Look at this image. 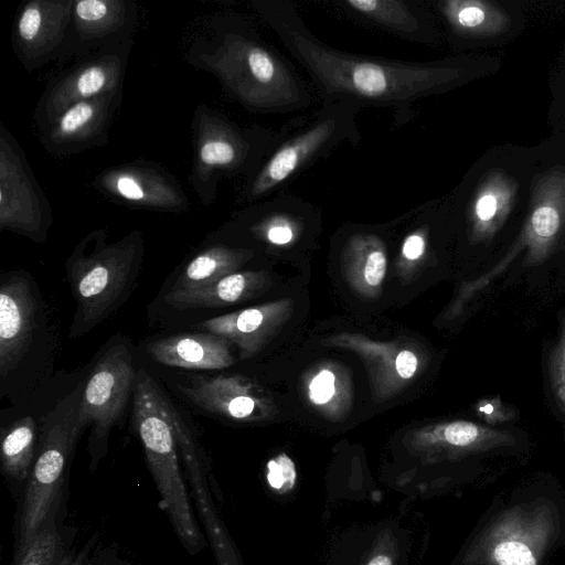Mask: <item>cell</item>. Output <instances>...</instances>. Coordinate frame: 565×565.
Segmentation results:
<instances>
[{
    "label": "cell",
    "instance_id": "6da1fadb",
    "mask_svg": "<svg viewBox=\"0 0 565 565\" xmlns=\"http://www.w3.org/2000/svg\"><path fill=\"white\" fill-rule=\"evenodd\" d=\"M252 7L305 70L321 104L344 102L359 109L392 107L411 114L416 102L452 89L471 74L461 60L411 62L335 49L310 31L288 0H256Z\"/></svg>",
    "mask_w": 565,
    "mask_h": 565
},
{
    "label": "cell",
    "instance_id": "7a4b0ae2",
    "mask_svg": "<svg viewBox=\"0 0 565 565\" xmlns=\"http://www.w3.org/2000/svg\"><path fill=\"white\" fill-rule=\"evenodd\" d=\"M211 63L252 111L286 114L306 109L315 100L312 87L295 65L250 25L224 34Z\"/></svg>",
    "mask_w": 565,
    "mask_h": 565
},
{
    "label": "cell",
    "instance_id": "3957f363",
    "mask_svg": "<svg viewBox=\"0 0 565 565\" xmlns=\"http://www.w3.org/2000/svg\"><path fill=\"white\" fill-rule=\"evenodd\" d=\"M132 393V419L160 494L159 505L184 550L194 556L207 546V540L198 524L181 472L171 403L145 370L137 372Z\"/></svg>",
    "mask_w": 565,
    "mask_h": 565
},
{
    "label": "cell",
    "instance_id": "277c9868",
    "mask_svg": "<svg viewBox=\"0 0 565 565\" xmlns=\"http://www.w3.org/2000/svg\"><path fill=\"white\" fill-rule=\"evenodd\" d=\"M359 110L344 102L323 103L312 117L287 122L282 139L249 175L244 201L255 203L286 191L299 174L337 148L356 147L361 141Z\"/></svg>",
    "mask_w": 565,
    "mask_h": 565
},
{
    "label": "cell",
    "instance_id": "5b68a950",
    "mask_svg": "<svg viewBox=\"0 0 565 565\" xmlns=\"http://www.w3.org/2000/svg\"><path fill=\"white\" fill-rule=\"evenodd\" d=\"M140 252L131 239L107 244L104 235L86 237L66 262V279L77 309L71 335L89 331L129 296L137 279Z\"/></svg>",
    "mask_w": 565,
    "mask_h": 565
},
{
    "label": "cell",
    "instance_id": "8992f818",
    "mask_svg": "<svg viewBox=\"0 0 565 565\" xmlns=\"http://www.w3.org/2000/svg\"><path fill=\"white\" fill-rule=\"evenodd\" d=\"M82 383L46 416L20 510L15 548L28 544L45 520L62 510L65 472L85 426L79 420Z\"/></svg>",
    "mask_w": 565,
    "mask_h": 565
},
{
    "label": "cell",
    "instance_id": "52a82bcc",
    "mask_svg": "<svg viewBox=\"0 0 565 565\" xmlns=\"http://www.w3.org/2000/svg\"><path fill=\"white\" fill-rule=\"evenodd\" d=\"M545 500L520 502L500 512L480 535L478 565H542L556 540L558 518Z\"/></svg>",
    "mask_w": 565,
    "mask_h": 565
},
{
    "label": "cell",
    "instance_id": "ba28073f",
    "mask_svg": "<svg viewBox=\"0 0 565 565\" xmlns=\"http://www.w3.org/2000/svg\"><path fill=\"white\" fill-rule=\"evenodd\" d=\"M132 355L124 343L110 347L95 364L86 382L79 420L92 426L89 469H97L107 452L109 431L121 416L136 380Z\"/></svg>",
    "mask_w": 565,
    "mask_h": 565
},
{
    "label": "cell",
    "instance_id": "9c48e42d",
    "mask_svg": "<svg viewBox=\"0 0 565 565\" xmlns=\"http://www.w3.org/2000/svg\"><path fill=\"white\" fill-rule=\"evenodd\" d=\"M565 231V169H554L537 178L529 214L510 250L489 273L490 281L521 253L529 264L543 260Z\"/></svg>",
    "mask_w": 565,
    "mask_h": 565
},
{
    "label": "cell",
    "instance_id": "30bf717a",
    "mask_svg": "<svg viewBox=\"0 0 565 565\" xmlns=\"http://www.w3.org/2000/svg\"><path fill=\"white\" fill-rule=\"evenodd\" d=\"M179 454L185 469L190 495L194 501L217 565H242L237 550L216 508L213 492L214 479L207 460L180 414L170 405ZM217 498V497H216Z\"/></svg>",
    "mask_w": 565,
    "mask_h": 565
},
{
    "label": "cell",
    "instance_id": "8fae6325",
    "mask_svg": "<svg viewBox=\"0 0 565 565\" xmlns=\"http://www.w3.org/2000/svg\"><path fill=\"white\" fill-rule=\"evenodd\" d=\"M330 4L354 22L425 45L439 42L436 17L427 0H334Z\"/></svg>",
    "mask_w": 565,
    "mask_h": 565
},
{
    "label": "cell",
    "instance_id": "7c38bea8",
    "mask_svg": "<svg viewBox=\"0 0 565 565\" xmlns=\"http://www.w3.org/2000/svg\"><path fill=\"white\" fill-rule=\"evenodd\" d=\"M36 302L22 276L6 278L0 287V375L6 379L28 351L35 329Z\"/></svg>",
    "mask_w": 565,
    "mask_h": 565
},
{
    "label": "cell",
    "instance_id": "4fadbf2b",
    "mask_svg": "<svg viewBox=\"0 0 565 565\" xmlns=\"http://www.w3.org/2000/svg\"><path fill=\"white\" fill-rule=\"evenodd\" d=\"M518 184L503 171L488 172L465 204V217L473 242L490 239L513 207Z\"/></svg>",
    "mask_w": 565,
    "mask_h": 565
},
{
    "label": "cell",
    "instance_id": "5bb4252c",
    "mask_svg": "<svg viewBox=\"0 0 565 565\" xmlns=\"http://www.w3.org/2000/svg\"><path fill=\"white\" fill-rule=\"evenodd\" d=\"M1 148L0 225L35 239L43 226V213L33 185L12 152Z\"/></svg>",
    "mask_w": 565,
    "mask_h": 565
},
{
    "label": "cell",
    "instance_id": "9a60e30c",
    "mask_svg": "<svg viewBox=\"0 0 565 565\" xmlns=\"http://www.w3.org/2000/svg\"><path fill=\"white\" fill-rule=\"evenodd\" d=\"M227 339L210 333H182L150 342L147 352L158 363L192 370H217L233 363Z\"/></svg>",
    "mask_w": 565,
    "mask_h": 565
},
{
    "label": "cell",
    "instance_id": "2e32d148",
    "mask_svg": "<svg viewBox=\"0 0 565 565\" xmlns=\"http://www.w3.org/2000/svg\"><path fill=\"white\" fill-rule=\"evenodd\" d=\"M436 19L459 38H480L508 29L509 18L495 4L483 0H427Z\"/></svg>",
    "mask_w": 565,
    "mask_h": 565
},
{
    "label": "cell",
    "instance_id": "e0dca14e",
    "mask_svg": "<svg viewBox=\"0 0 565 565\" xmlns=\"http://www.w3.org/2000/svg\"><path fill=\"white\" fill-rule=\"evenodd\" d=\"M70 1H33L22 10L18 24V40L30 54L50 51L60 40L71 12Z\"/></svg>",
    "mask_w": 565,
    "mask_h": 565
},
{
    "label": "cell",
    "instance_id": "ac0fdd59",
    "mask_svg": "<svg viewBox=\"0 0 565 565\" xmlns=\"http://www.w3.org/2000/svg\"><path fill=\"white\" fill-rule=\"evenodd\" d=\"M119 76L118 62L105 60L86 66L60 83L51 94L46 110L56 120L71 106L99 97L115 88Z\"/></svg>",
    "mask_w": 565,
    "mask_h": 565
},
{
    "label": "cell",
    "instance_id": "d6986e66",
    "mask_svg": "<svg viewBox=\"0 0 565 565\" xmlns=\"http://www.w3.org/2000/svg\"><path fill=\"white\" fill-rule=\"evenodd\" d=\"M107 190L129 202L159 209H171L182 203L180 193L156 174L139 169L109 172L104 178Z\"/></svg>",
    "mask_w": 565,
    "mask_h": 565
},
{
    "label": "cell",
    "instance_id": "ffe728a7",
    "mask_svg": "<svg viewBox=\"0 0 565 565\" xmlns=\"http://www.w3.org/2000/svg\"><path fill=\"white\" fill-rule=\"evenodd\" d=\"M74 537L75 529L62 522V510L52 513L28 544L14 550L12 565H62Z\"/></svg>",
    "mask_w": 565,
    "mask_h": 565
},
{
    "label": "cell",
    "instance_id": "44dd1931",
    "mask_svg": "<svg viewBox=\"0 0 565 565\" xmlns=\"http://www.w3.org/2000/svg\"><path fill=\"white\" fill-rule=\"evenodd\" d=\"M38 426L31 416L10 424L2 433L0 458L7 477L17 482L28 480L36 456Z\"/></svg>",
    "mask_w": 565,
    "mask_h": 565
},
{
    "label": "cell",
    "instance_id": "7402d4cb",
    "mask_svg": "<svg viewBox=\"0 0 565 565\" xmlns=\"http://www.w3.org/2000/svg\"><path fill=\"white\" fill-rule=\"evenodd\" d=\"M246 256V250L221 245L212 246L189 262L171 290H192L210 286L235 273Z\"/></svg>",
    "mask_w": 565,
    "mask_h": 565
},
{
    "label": "cell",
    "instance_id": "603a6c76",
    "mask_svg": "<svg viewBox=\"0 0 565 565\" xmlns=\"http://www.w3.org/2000/svg\"><path fill=\"white\" fill-rule=\"evenodd\" d=\"M252 278L245 273H233L204 288L170 290L166 300L173 308L182 310L231 305L247 294Z\"/></svg>",
    "mask_w": 565,
    "mask_h": 565
},
{
    "label": "cell",
    "instance_id": "cb8c5ba5",
    "mask_svg": "<svg viewBox=\"0 0 565 565\" xmlns=\"http://www.w3.org/2000/svg\"><path fill=\"white\" fill-rule=\"evenodd\" d=\"M108 94L79 102L67 108L54 122L52 139L56 142L81 141L104 124L109 105Z\"/></svg>",
    "mask_w": 565,
    "mask_h": 565
},
{
    "label": "cell",
    "instance_id": "d4e9b609",
    "mask_svg": "<svg viewBox=\"0 0 565 565\" xmlns=\"http://www.w3.org/2000/svg\"><path fill=\"white\" fill-rule=\"evenodd\" d=\"M78 29L88 35H99L115 29L124 17L122 3L109 0H82L75 2Z\"/></svg>",
    "mask_w": 565,
    "mask_h": 565
},
{
    "label": "cell",
    "instance_id": "484cf974",
    "mask_svg": "<svg viewBox=\"0 0 565 565\" xmlns=\"http://www.w3.org/2000/svg\"><path fill=\"white\" fill-rule=\"evenodd\" d=\"M547 381L552 402L565 417V319L561 322L557 340L548 354Z\"/></svg>",
    "mask_w": 565,
    "mask_h": 565
},
{
    "label": "cell",
    "instance_id": "4316f807",
    "mask_svg": "<svg viewBox=\"0 0 565 565\" xmlns=\"http://www.w3.org/2000/svg\"><path fill=\"white\" fill-rule=\"evenodd\" d=\"M267 482L278 492L291 489L296 482V467L294 461L285 454L277 456L267 463Z\"/></svg>",
    "mask_w": 565,
    "mask_h": 565
},
{
    "label": "cell",
    "instance_id": "83f0119b",
    "mask_svg": "<svg viewBox=\"0 0 565 565\" xmlns=\"http://www.w3.org/2000/svg\"><path fill=\"white\" fill-rule=\"evenodd\" d=\"M334 375L329 370L319 372L309 386L310 398L317 404L327 403L334 393Z\"/></svg>",
    "mask_w": 565,
    "mask_h": 565
},
{
    "label": "cell",
    "instance_id": "f1b7e54d",
    "mask_svg": "<svg viewBox=\"0 0 565 565\" xmlns=\"http://www.w3.org/2000/svg\"><path fill=\"white\" fill-rule=\"evenodd\" d=\"M417 358L409 350L401 351L395 360V369L402 379H411L417 370Z\"/></svg>",
    "mask_w": 565,
    "mask_h": 565
},
{
    "label": "cell",
    "instance_id": "f546056e",
    "mask_svg": "<svg viewBox=\"0 0 565 565\" xmlns=\"http://www.w3.org/2000/svg\"><path fill=\"white\" fill-rule=\"evenodd\" d=\"M90 565H132L128 561L121 558L114 548L103 547L98 545Z\"/></svg>",
    "mask_w": 565,
    "mask_h": 565
},
{
    "label": "cell",
    "instance_id": "4dcf8cb0",
    "mask_svg": "<svg viewBox=\"0 0 565 565\" xmlns=\"http://www.w3.org/2000/svg\"><path fill=\"white\" fill-rule=\"evenodd\" d=\"M365 565H394V558L388 553H377L373 555Z\"/></svg>",
    "mask_w": 565,
    "mask_h": 565
}]
</instances>
